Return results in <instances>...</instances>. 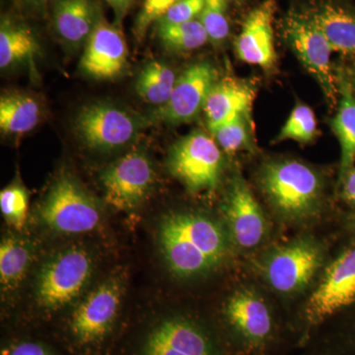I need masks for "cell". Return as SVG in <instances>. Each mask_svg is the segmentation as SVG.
<instances>
[{
    "mask_svg": "<svg viewBox=\"0 0 355 355\" xmlns=\"http://www.w3.org/2000/svg\"><path fill=\"white\" fill-rule=\"evenodd\" d=\"M230 237L223 224L205 214L172 212L157 229L159 251L179 279H195L216 270L225 260Z\"/></svg>",
    "mask_w": 355,
    "mask_h": 355,
    "instance_id": "1",
    "label": "cell"
},
{
    "mask_svg": "<svg viewBox=\"0 0 355 355\" xmlns=\"http://www.w3.org/2000/svg\"><path fill=\"white\" fill-rule=\"evenodd\" d=\"M95 270L92 253L83 246L64 247L40 266L33 296L44 312H57L76 302L87 288Z\"/></svg>",
    "mask_w": 355,
    "mask_h": 355,
    "instance_id": "2",
    "label": "cell"
},
{
    "mask_svg": "<svg viewBox=\"0 0 355 355\" xmlns=\"http://www.w3.org/2000/svg\"><path fill=\"white\" fill-rule=\"evenodd\" d=\"M259 183L275 211L288 220H304L319 209L322 182L304 163L295 160L266 163L259 175Z\"/></svg>",
    "mask_w": 355,
    "mask_h": 355,
    "instance_id": "3",
    "label": "cell"
},
{
    "mask_svg": "<svg viewBox=\"0 0 355 355\" xmlns=\"http://www.w3.org/2000/svg\"><path fill=\"white\" fill-rule=\"evenodd\" d=\"M39 220L58 234L92 232L102 220V209L94 196L69 174L51 184L39 207Z\"/></svg>",
    "mask_w": 355,
    "mask_h": 355,
    "instance_id": "4",
    "label": "cell"
},
{
    "mask_svg": "<svg viewBox=\"0 0 355 355\" xmlns=\"http://www.w3.org/2000/svg\"><path fill=\"white\" fill-rule=\"evenodd\" d=\"M167 166L187 190L198 193L216 190L220 182L223 157L216 140L196 130L171 147Z\"/></svg>",
    "mask_w": 355,
    "mask_h": 355,
    "instance_id": "5",
    "label": "cell"
},
{
    "mask_svg": "<svg viewBox=\"0 0 355 355\" xmlns=\"http://www.w3.org/2000/svg\"><path fill=\"white\" fill-rule=\"evenodd\" d=\"M284 38L311 76L316 79L327 101L335 107L340 100L338 76L331 64L328 40L311 16L291 13L284 23Z\"/></svg>",
    "mask_w": 355,
    "mask_h": 355,
    "instance_id": "6",
    "label": "cell"
},
{
    "mask_svg": "<svg viewBox=\"0 0 355 355\" xmlns=\"http://www.w3.org/2000/svg\"><path fill=\"white\" fill-rule=\"evenodd\" d=\"M324 261L321 245L303 238L273 250L263 261V277L272 289L291 294L302 291Z\"/></svg>",
    "mask_w": 355,
    "mask_h": 355,
    "instance_id": "7",
    "label": "cell"
},
{
    "mask_svg": "<svg viewBox=\"0 0 355 355\" xmlns=\"http://www.w3.org/2000/svg\"><path fill=\"white\" fill-rule=\"evenodd\" d=\"M100 182L110 205L119 210H132L146 202L153 191L155 171L144 151H132L105 168Z\"/></svg>",
    "mask_w": 355,
    "mask_h": 355,
    "instance_id": "8",
    "label": "cell"
},
{
    "mask_svg": "<svg viewBox=\"0 0 355 355\" xmlns=\"http://www.w3.org/2000/svg\"><path fill=\"white\" fill-rule=\"evenodd\" d=\"M74 125L77 135L89 148L110 151L132 141L144 123L114 105L95 103L79 112Z\"/></svg>",
    "mask_w": 355,
    "mask_h": 355,
    "instance_id": "9",
    "label": "cell"
},
{
    "mask_svg": "<svg viewBox=\"0 0 355 355\" xmlns=\"http://www.w3.org/2000/svg\"><path fill=\"white\" fill-rule=\"evenodd\" d=\"M125 291V280L121 275H113L77 304L69 320L70 333L81 345L99 342L118 316Z\"/></svg>",
    "mask_w": 355,
    "mask_h": 355,
    "instance_id": "10",
    "label": "cell"
},
{
    "mask_svg": "<svg viewBox=\"0 0 355 355\" xmlns=\"http://www.w3.org/2000/svg\"><path fill=\"white\" fill-rule=\"evenodd\" d=\"M221 209L229 237L236 246L252 249L265 239L268 222L241 175L230 180Z\"/></svg>",
    "mask_w": 355,
    "mask_h": 355,
    "instance_id": "11",
    "label": "cell"
},
{
    "mask_svg": "<svg viewBox=\"0 0 355 355\" xmlns=\"http://www.w3.org/2000/svg\"><path fill=\"white\" fill-rule=\"evenodd\" d=\"M139 355H218L211 336L193 320L164 318L147 334Z\"/></svg>",
    "mask_w": 355,
    "mask_h": 355,
    "instance_id": "12",
    "label": "cell"
},
{
    "mask_svg": "<svg viewBox=\"0 0 355 355\" xmlns=\"http://www.w3.org/2000/svg\"><path fill=\"white\" fill-rule=\"evenodd\" d=\"M354 302L355 246H352L327 268L306 306V318L310 324H319Z\"/></svg>",
    "mask_w": 355,
    "mask_h": 355,
    "instance_id": "13",
    "label": "cell"
},
{
    "mask_svg": "<svg viewBox=\"0 0 355 355\" xmlns=\"http://www.w3.org/2000/svg\"><path fill=\"white\" fill-rule=\"evenodd\" d=\"M217 81L216 69L209 62L191 65L177 78L169 100L158 107L151 118L168 125L190 123L205 108Z\"/></svg>",
    "mask_w": 355,
    "mask_h": 355,
    "instance_id": "14",
    "label": "cell"
},
{
    "mask_svg": "<svg viewBox=\"0 0 355 355\" xmlns=\"http://www.w3.org/2000/svg\"><path fill=\"white\" fill-rule=\"evenodd\" d=\"M128 64V46L119 26L104 18L85 44L80 69L86 76L109 80L123 73Z\"/></svg>",
    "mask_w": 355,
    "mask_h": 355,
    "instance_id": "15",
    "label": "cell"
},
{
    "mask_svg": "<svg viewBox=\"0 0 355 355\" xmlns=\"http://www.w3.org/2000/svg\"><path fill=\"white\" fill-rule=\"evenodd\" d=\"M275 6L266 0L250 12L235 42L236 55L246 64L265 70L272 69L277 62L272 21Z\"/></svg>",
    "mask_w": 355,
    "mask_h": 355,
    "instance_id": "16",
    "label": "cell"
},
{
    "mask_svg": "<svg viewBox=\"0 0 355 355\" xmlns=\"http://www.w3.org/2000/svg\"><path fill=\"white\" fill-rule=\"evenodd\" d=\"M225 317L249 345L259 347L270 336L272 315L263 299L250 289L235 292L225 305Z\"/></svg>",
    "mask_w": 355,
    "mask_h": 355,
    "instance_id": "17",
    "label": "cell"
},
{
    "mask_svg": "<svg viewBox=\"0 0 355 355\" xmlns=\"http://www.w3.org/2000/svg\"><path fill=\"white\" fill-rule=\"evenodd\" d=\"M101 19L99 8L92 0H57L53 7V29L70 48L87 43Z\"/></svg>",
    "mask_w": 355,
    "mask_h": 355,
    "instance_id": "18",
    "label": "cell"
},
{
    "mask_svg": "<svg viewBox=\"0 0 355 355\" xmlns=\"http://www.w3.org/2000/svg\"><path fill=\"white\" fill-rule=\"evenodd\" d=\"M254 97L256 90L246 81L235 78L217 81L203 108L209 128H216L239 114L248 116Z\"/></svg>",
    "mask_w": 355,
    "mask_h": 355,
    "instance_id": "19",
    "label": "cell"
},
{
    "mask_svg": "<svg viewBox=\"0 0 355 355\" xmlns=\"http://www.w3.org/2000/svg\"><path fill=\"white\" fill-rule=\"evenodd\" d=\"M311 17L333 51L355 62V10L340 4L328 3Z\"/></svg>",
    "mask_w": 355,
    "mask_h": 355,
    "instance_id": "20",
    "label": "cell"
},
{
    "mask_svg": "<svg viewBox=\"0 0 355 355\" xmlns=\"http://www.w3.org/2000/svg\"><path fill=\"white\" fill-rule=\"evenodd\" d=\"M336 76L340 100L331 127L340 141L342 150L340 177L345 179L354 167L355 160V93L342 69L336 71Z\"/></svg>",
    "mask_w": 355,
    "mask_h": 355,
    "instance_id": "21",
    "label": "cell"
},
{
    "mask_svg": "<svg viewBox=\"0 0 355 355\" xmlns=\"http://www.w3.org/2000/svg\"><path fill=\"white\" fill-rule=\"evenodd\" d=\"M35 245L21 236H4L0 244V284L2 294L20 286L34 260Z\"/></svg>",
    "mask_w": 355,
    "mask_h": 355,
    "instance_id": "22",
    "label": "cell"
},
{
    "mask_svg": "<svg viewBox=\"0 0 355 355\" xmlns=\"http://www.w3.org/2000/svg\"><path fill=\"white\" fill-rule=\"evenodd\" d=\"M40 46L29 27L12 20L3 19L0 26V67L31 62L39 53Z\"/></svg>",
    "mask_w": 355,
    "mask_h": 355,
    "instance_id": "23",
    "label": "cell"
},
{
    "mask_svg": "<svg viewBox=\"0 0 355 355\" xmlns=\"http://www.w3.org/2000/svg\"><path fill=\"white\" fill-rule=\"evenodd\" d=\"M41 118L39 103L28 95H3L0 99V128L8 135H23L36 128Z\"/></svg>",
    "mask_w": 355,
    "mask_h": 355,
    "instance_id": "24",
    "label": "cell"
},
{
    "mask_svg": "<svg viewBox=\"0 0 355 355\" xmlns=\"http://www.w3.org/2000/svg\"><path fill=\"white\" fill-rule=\"evenodd\" d=\"M176 81L174 71L168 65L153 60L139 72L135 87L142 100L160 107L169 100Z\"/></svg>",
    "mask_w": 355,
    "mask_h": 355,
    "instance_id": "25",
    "label": "cell"
},
{
    "mask_svg": "<svg viewBox=\"0 0 355 355\" xmlns=\"http://www.w3.org/2000/svg\"><path fill=\"white\" fill-rule=\"evenodd\" d=\"M161 43L173 51H190L202 48L209 41V35L200 20L181 24H157Z\"/></svg>",
    "mask_w": 355,
    "mask_h": 355,
    "instance_id": "26",
    "label": "cell"
},
{
    "mask_svg": "<svg viewBox=\"0 0 355 355\" xmlns=\"http://www.w3.org/2000/svg\"><path fill=\"white\" fill-rule=\"evenodd\" d=\"M317 135V121L314 112L306 105H296L288 120L280 130L277 141L291 139L301 144L312 141Z\"/></svg>",
    "mask_w": 355,
    "mask_h": 355,
    "instance_id": "27",
    "label": "cell"
},
{
    "mask_svg": "<svg viewBox=\"0 0 355 355\" xmlns=\"http://www.w3.org/2000/svg\"><path fill=\"white\" fill-rule=\"evenodd\" d=\"M29 197L24 187L11 184L0 193V209L7 223L16 230L24 227L27 220Z\"/></svg>",
    "mask_w": 355,
    "mask_h": 355,
    "instance_id": "28",
    "label": "cell"
},
{
    "mask_svg": "<svg viewBox=\"0 0 355 355\" xmlns=\"http://www.w3.org/2000/svg\"><path fill=\"white\" fill-rule=\"evenodd\" d=\"M247 114H239L225 123L209 128L219 147L228 153H235L249 146Z\"/></svg>",
    "mask_w": 355,
    "mask_h": 355,
    "instance_id": "29",
    "label": "cell"
},
{
    "mask_svg": "<svg viewBox=\"0 0 355 355\" xmlns=\"http://www.w3.org/2000/svg\"><path fill=\"white\" fill-rule=\"evenodd\" d=\"M203 8L198 20L202 22L210 41L220 44L229 35L227 0H203Z\"/></svg>",
    "mask_w": 355,
    "mask_h": 355,
    "instance_id": "30",
    "label": "cell"
},
{
    "mask_svg": "<svg viewBox=\"0 0 355 355\" xmlns=\"http://www.w3.org/2000/svg\"><path fill=\"white\" fill-rule=\"evenodd\" d=\"M178 0H144L139 18L135 22V33L137 39H141L149 26L158 22Z\"/></svg>",
    "mask_w": 355,
    "mask_h": 355,
    "instance_id": "31",
    "label": "cell"
},
{
    "mask_svg": "<svg viewBox=\"0 0 355 355\" xmlns=\"http://www.w3.org/2000/svg\"><path fill=\"white\" fill-rule=\"evenodd\" d=\"M203 0H178L168 12L158 21L161 24H181L200 17Z\"/></svg>",
    "mask_w": 355,
    "mask_h": 355,
    "instance_id": "32",
    "label": "cell"
},
{
    "mask_svg": "<svg viewBox=\"0 0 355 355\" xmlns=\"http://www.w3.org/2000/svg\"><path fill=\"white\" fill-rule=\"evenodd\" d=\"M6 355H53L44 345L37 343H21L10 347Z\"/></svg>",
    "mask_w": 355,
    "mask_h": 355,
    "instance_id": "33",
    "label": "cell"
},
{
    "mask_svg": "<svg viewBox=\"0 0 355 355\" xmlns=\"http://www.w3.org/2000/svg\"><path fill=\"white\" fill-rule=\"evenodd\" d=\"M105 1L113 9L116 25L120 26L135 0H105Z\"/></svg>",
    "mask_w": 355,
    "mask_h": 355,
    "instance_id": "34",
    "label": "cell"
},
{
    "mask_svg": "<svg viewBox=\"0 0 355 355\" xmlns=\"http://www.w3.org/2000/svg\"><path fill=\"white\" fill-rule=\"evenodd\" d=\"M343 195L345 200L350 202L355 203V166L345 178V189H343Z\"/></svg>",
    "mask_w": 355,
    "mask_h": 355,
    "instance_id": "35",
    "label": "cell"
},
{
    "mask_svg": "<svg viewBox=\"0 0 355 355\" xmlns=\"http://www.w3.org/2000/svg\"><path fill=\"white\" fill-rule=\"evenodd\" d=\"M340 69H342L343 74L347 77L352 90L355 93V62H354V64L347 65V67H343Z\"/></svg>",
    "mask_w": 355,
    "mask_h": 355,
    "instance_id": "36",
    "label": "cell"
},
{
    "mask_svg": "<svg viewBox=\"0 0 355 355\" xmlns=\"http://www.w3.org/2000/svg\"><path fill=\"white\" fill-rule=\"evenodd\" d=\"M22 1L28 6L40 7L46 6V3L53 1V0H22Z\"/></svg>",
    "mask_w": 355,
    "mask_h": 355,
    "instance_id": "37",
    "label": "cell"
},
{
    "mask_svg": "<svg viewBox=\"0 0 355 355\" xmlns=\"http://www.w3.org/2000/svg\"><path fill=\"white\" fill-rule=\"evenodd\" d=\"M350 223H352V228H354L355 230V216L350 220Z\"/></svg>",
    "mask_w": 355,
    "mask_h": 355,
    "instance_id": "38",
    "label": "cell"
}]
</instances>
